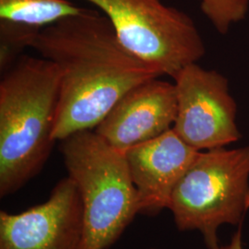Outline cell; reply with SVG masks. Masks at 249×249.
<instances>
[{"label":"cell","instance_id":"cell-1","mask_svg":"<svg viewBox=\"0 0 249 249\" xmlns=\"http://www.w3.org/2000/svg\"><path fill=\"white\" fill-rule=\"evenodd\" d=\"M30 47L59 71L55 142L94 130L127 91L162 76L130 52L110 20L92 9L43 29Z\"/></svg>","mask_w":249,"mask_h":249},{"label":"cell","instance_id":"cell-2","mask_svg":"<svg viewBox=\"0 0 249 249\" xmlns=\"http://www.w3.org/2000/svg\"><path fill=\"white\" fill-rule=\"evenodd\" d=\"M60 78L44 57L20 55L0 82V196L17 192L48 160Z\"/></svg>","mask_w":249,"mask_h":249},{"label":"cell","instance_id":"cell-3","mask_svg":"<svg viewBox=\"0 0 249 249\" xmlns=\"http://www.w3.org/2000/svg\"><path fill=\"white\" fill-rule=\"evenodd\" d=\"M59 150L82 202L80 249H107L140 213L124 151L109 145L94 130L68 137L60 142Z\"/></svg>","mask_w":249,"mask_h":249},{"label":"cell","instance_id":"cell-4","mask_svg":"<svg viewBox=\"0 0 249 249\" xmlns=\"http://www.w3.org/2000/svg\"><path fill=\"white\" fill-rule=\"evenodd\" d=\"M168 209L179 230H199L209 249H220L218 227L239 224L249 210V146L199 151Z\"/></svg>","mask_w":249,"mask_h":249},{"label":"cell","instance_id":"cell-5","mask_svg":"<svg viewBox=\"0 0 249 249\" xmlns=\"http://www.w3.org/2000/svg\"><path fill=\"white\" fill-rule=\"evenodd\" d=\"M103 12L120 42L173 79L205 55L204 42L187 13L161 0H83Z\"/></svg>","mask_w":249,"mask_h":249},{"label":"cell","instance_id":"cell-6","mask_svg":"<svg viewBox=\"0 0 249 249\" xmlns=\"http://www.w3.org/2000/svg\"><path fill=\"white\" fill-rule=\"evenodd\" d=\"M174 80L178 112L173 129L185 142L202 151L224 148L240 140L237 106L226 77L192 63Z\"/></svg>","mask_w":249,"mask_h":249},{"label":"cell","instance_id":"cell-7","mask_svg":"<svg viewBox=\"0 0 249 249\" xmlns=\"http://www.w3.org/2000/svg\"><path fill=\"white\" fill-rule=\"evenodd\" d=\"M82 236V202L69 177L44 203L19 213L0 212V249H80Z\"/></svg>","mask_w":249,"mask_h":249},{"label":"cell","instance_id":"cell-8","mask_svg":"<svg viewBox=\"0 0 249 249\" xmlns=\"http://www.w3.org/2000/svg\"><path fill=\"white\" fill-rule=\"evenodd\" d=\"M178 112L175 83L156 78L127 91L94 131L124 151L173 128Z\"/></svg>","mask_w":249,"mask_h":249},{"label":"cell","instance_id":"cell-9","mask_svg":"<svg viewBox=\"0 0 249 249\" xmlns=\"http://www.w3.org/2000/svg\"><path fill=\"white\" fill-rule=\"evenodd\" d=\"M198 152L173 128L124 151L138 192L140 213L155 215L169 208L175 187Z\"/></svg>","mask_w":249,"mask_h":249},{"label":"cell","instance_id":"cell-10","mask_svg":"<svg viewBox=\"0 0 249 249\" xmlns=\"http://www.w3.org/2000/svg\"><path fill=\"white\" fill-rule=\"evenodd\" d=\"M87 9L71 0H0V70L7 71L38 34Z\"/></svg>","mask_w":249,"mask_h":249},{"label":"cell","instance_id":"cell-11","mask_svg":"<svg viewBox=\"0 0 249 249\" xmlns=\"http://www.w3.org/2000/svg\"><path fill=\"white\" fill-rule=\"evenodd\" d=\"M200 9L220 35H227L231 25L247 17L249 0H200Z\"/></svg>","mask_w":249,"mask_h":249},{"label":"cell","instance_id":"cell-12","mask_svg":"<svg viewBox=\"0 0 249 249\" xmlns=\"http://www.w3.org/2000/svg\"><path fill=\"white\" fill-rule=\"evenodd\" d=\"M219 249H243V247H242V230L239 229L237 232L233 235L231 243L228 246L222 247Z\"/></svg>","mask_w":249,"mask_h":249},{"label":"cell","instance_id":"cell-13","mask_svg":"<svg viewBox=\"0 0 249 249\" xmlns=\"http://www.w3.org/2000/svg\"></svg>","mask_w":249,"mask_h":249}]
</instances>
